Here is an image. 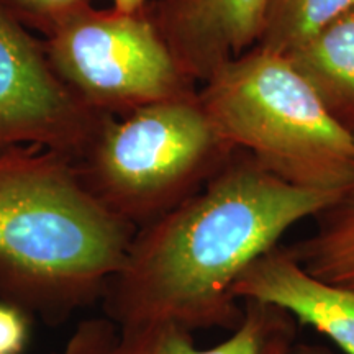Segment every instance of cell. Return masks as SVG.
Segmentation results:
<instances>
[{
  "instance_id": "cell-1",
  "label": "cell",
  "mask_w": 354,
  "mask_h": 354,
  "mask_svg": "<svg viewBox=\"0 0 354 354\" xmlns=\"http://www.w3.org/2000/svg\"><path fill=\"white\" fill-rule=\"evenodd\" d=\"M339 196L286 183L238 149L196 196L136 230L102 299L105 317L122 326L233 331L245 315L233 297L238 277Z\"/></svg>"
},
{
  "instance_id": "cell-2",
  "label": "cell",
  "mask_w": 354,
  "mask_h": 354,
  "mask_svg": "<svg viewBox=\"0 0 354 354\" xmlns=\"http://www.w3.org/2000/svg\"><path fill=\"white\" fill-rule=\"evenodd\" d=\"M136 228L97 198L73 159L0 151V299L46 322L102 302Z\"/></svg>"
},
{
  "instance_id": "cell-3",
  "label": "cell",
  "mask_w": 354,
  "mask_h": 354,
  "mask_svg": "<svg viewBox=\"0 0 354 354\" xmlns=\"http://www.w3.org/2000/svg\"><path fill=\"white\" fill-rule=\"evenodd\" d=\"M198 97L221 135L279 179L331 192L354 184V133L286 55L251 48L216 69Z\"/></svg>"
},
{
  "instance_id": "cell-4",
  "label": "cell",
  "mask_w": 354,
  "mask_h": 354,
  "mask_svg": "<svg viewBox=\"0 0 354 354\" xmlns=\"http://www.w3.org/2000/svg\"><path fill=\"white\" fill-rule=\"evenodd\" d=\"M236 151L197 91L105 117L73 162L88 190L138 230L196 196Z\"/></svg>"
},
{
  "instance_id": "cell-5",
  "label": "cell",
  "mask_w": 354,
  "mask_h": 354,
  "mask_svg": "<svg viewBox=\"0 0 354 354\" xmlns=\"http://www.w3.org/2000/svg\"><path fill=\"white\" fill-rule=\"evenodd\" d=\"M56 76L92 112L133 110L197 92L148 7L138 12L86 7L43 39Z\"/></svg>"
},
{
  "instance_id": "cell-6",
  "label": "cell",
  "mask_w": 354,
  "mask_h": 354,
  "mask_svg": "<svg viewBox=\"0 0 354 354\" xmlns=\"http://www.w3.org/2000/svg\"><path fill=\"white\" fill-rule=\"evenodd\" d=\"M105 117L64 86L43 41L0 3V151L39 146L74 161Z\"/></svg>"
},
{
  "instance_id": "cell-7",
  "label": "cell",
  "mask_w": 354,
  "mask_h": 354,
  "mask_svg": "<svg viewBox=\"0 0 354 354\" xmlns=\"http://www.w3.org/2000/svg\"><path fill=\"white\" fill-rule=\"evenodd\" d=\"M245 315L227 339L198 348L192 331L172 323L122 326L107 317L84 318L57 354H289V315L279 308L243 302Z\"/></svg>"
},
{
  "instance_id": "cell-8",
  "label": "cell",
  "mask_w": 354,
  "mask_h": 354,
  "mask_svg": "<svg viewBox=\"0 0 354 354\" xmlns=\"http://www.w3.org/2000/svg\"><path fill=\"white\" fill-rule=\"evenodd\" d=\"M268 0H151L149 10L177 63L205 82L256 46Z\"/></svg>"
},
{
  "instance_id": "cell-9",
  "label": "cell",
  "mask_w": 354,
  "mask_h": 354,
  "mask_svg": "<svg viewBox=\"0 0 354 354\" xmlns=\"http://www.w3.org/2000/svg\"><path fill=\"white\" fill-rule=\"evenodd\" d=\"M233 297L279 308L344 354H354V289L310 274L289 246H274L248 266L234 282Z\"/></svg>"
},
{
  "instance_id": "cell-10",
  "label": "cell",
  "mask_w": 354,
  "mask_h": 354,
  "mask_svg": "<svg viewBox=\"0 0 354 354\" xmlns=\"http://www.w3.org/2000/svg\"><path fill=\"white\" fill-rule=\"evenodd\" d=\"M286 56L328 112L354 133V7Z\"/></svg>"
},
{
  "instance_id": "cell-11",
  "label": "cell",
  "mask_w": 354,
  "mask_h": 354,
  "mask_svg": "<svg viewBox=\"0 0 354 354\" xmlns=\"http://www.w3.org/2000/svg\"><path fill=\"white\" fill-rule=\"evenodd\" d=\"M315 232L290 246L313 276L354 289V184L317 215Z\"/></svg>"
},
{
  "instance_id": "cell-12",
  "label": "cell",
  "mask_w": 354,
  "mask_h": 354,
  "mask_svg": "<svg viewBox=\"0 0 354 354\" xmlns=\"http://www.w3.org/2000/svg\"><path fill=\"white\" fill-rule=\"evenodd\" d=\"M353 7L354 0H268L256 48L287 55Z\"/></svg>"
},
{
  "instance_id": "cell-13",
  "label": "cell",
  "mask_w": 354,
  "mask_h": 354,
  "mask_svg": "<svg viewBox=\"0 0 354 354\" xmlns=\"http://www.w3.org/2000/svg\"><path fill=\"white\" fill-rule=\"evenodd\" d=\"M92 2L94 0H0L17 20L38 28L44 37L71 15L91 7Z\"/></svg>"
},
{
  "instance_id": "cell-14",
  "label": "cell",
  "mask_w": 354,
  "mask_h": 354,
  "mask_svg": "<svg viewBox=\"0 0 354 354\" xmlns=\"http://www.w3.org/2000/svg\"><path fill=\"white\" fill-rule=\"evenodd\" d=\"M30 323L24 308L0 299V354H21L28 343Z\"/></svg>"
},
{
  "instance_id": "cell-15",
  "label": "cell",
  "mask_w": 354,
  "mask_h": 354,
  "mask_svg": "<svg viewBox=\"0 0 354 354\" xmlns=\"http://www.w3.org/2000/svg\"><path fill=\"white\" fill-rule=\"evenodd\" d=\"M289 354H335L331 349L322 346V344L312 343H300L290 348Z\"/></svg>"
},
{
  "instance_id": "cell-16",
  "label": "cell",
  "mask_w": 354,
  "mask_h": 354,
  "mask_svg": "<svg viewBox=\"0 0 354 354\" xmlns=\"http://www.w3.org/2000/svg\"><path fill=\"white\" fill-rule=\"evenodd\" d=\"M151 0H113V8L120 12H138L148 7Z\"/></svg>"
}]
</instances>
